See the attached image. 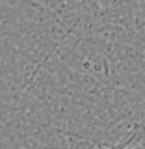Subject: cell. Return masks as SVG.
Here are the masks:
<instances>
[{
	"instance_id": "1",
	"label": "cell",
	"mask_w": 145,
	"mask_h": 149,
	"mask_svg": "<svg viewBox=\"0 0 145 149\" xmlns=\"http://www.w3.org/2000/svg\"><path fill=\"white\" fill-rule=\"evenodd\" d=\"M106 149H145V125L136 121L121 142L108 146Z\"/></svg>"
}]
</instances>
